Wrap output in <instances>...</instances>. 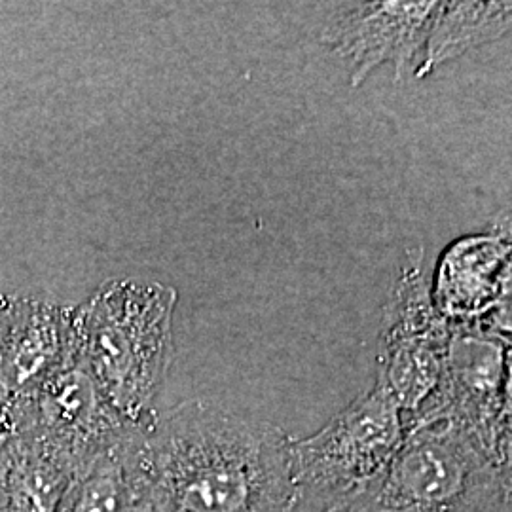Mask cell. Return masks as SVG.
<instances>
[{
    "instance_id": "7a4b0ae2",
    "label": "cell",
    "mask_w": 512,
    "mask_h": 512,
    "mask_svg": "<svg viewBox=\"0 0 512 512\" xmlns=\"http://www.w3.org/2000/svg\"><path fill=\"white\" fill-rule=\"evenodd\" d=\"M511 459L446 414L404 423L395 456L359 492L327 512H512Z\"/></svg>"
},
{
    "instance_id": "277c9868",
    "label": "cell",
    "mask_w": 512,
    "mask_h": 512,
    "mask_svg": "<svg viewBox=\"0 0 512 512\" xmlns=\"http://www.w3.org/2000/svg\"><path fill=\"white\" fill-rule=\"evenodd\" d=\"M403 437V412L376 380L317 433L291 440L294 512H327L344 503L380 475Z\"/></svg>"
},
{
    "instance_id": "30bf717a",
    "label": "cell",
    "mask_w": 512,
    "mask_h": 512,
    "mask_svg": "<svg viewBox=\"0 0 512 512\" xmlns=\"http://www.w3.org/2000/svg\"><path fill=\"white\" fill-rule=\"evenodd\" d=\"M511 23V2H439L416 76L507 35Z\"/></svg>"
},
{
    "instance_id": "5bb4252c",
    "label": "cell",
    "mask_w": 512,
    "mask_h": 512,
    "mask_svg": "<svg viewBox=\"0 0 512 512\" xmlns=\"http://www.w3.org/2000/svg\"><path fill=\"white\" fill-rule=\"evenodd\" d=\"M0 440H2V439H0Z\"/></svg>"
},
{
    "instance_id": "52a82bcc",
    "label": "cell",
    "mask_w": 512,
    "mask_h": 512,
    "mask_svg": "<svg viewBox=\"0 0 512 512\" xmlns=\"http://www.w3.org/2000/svg\"><path fill=\"white\" fill-rule=\"evenodd\" d=\"M439 2H348L338 4L321 42L344 59L349 82L359 88L374 69L393 65L395 78L418 71Z\"/></svg>"
},
{
    "instance_id": "3957f363",
    "label": "cell",
    "mask_w": 512,
    "mask_h": 512,
    "mask_svg": "<svg viewBox=\"0 0 512 512\" xmlns=\"http://www.w3.org/2000/svg\"><path fill=\"white\" fill-rule=\"evenodd\" d=\"M177 291L158 281L110 279L76 306L82 359L129 429L147 427L173 363Z\"/></svg>"
},
{
    "instance_id": "ba28073f",
    "label": "cell",
    "mask_w": 512,
    "mask_h": 512,
    "mask_svg": "<svg viewBox=\"0 0 512 512\" xmlns=\"http://www.w3.org/2000/svg\"><path fill=\"white\" fill-rule=\"evenodd\" d=\"M450 338V329L429 302L408 298L387 304L378 382L395 397L404 421L437 391Z\"/></svg>"
},
{
    "instance_id": "7c38bea8",
    "label": "cell",
    "mask_w": 512,
    "mask_h": 512,
    "mask_svg": "<svg viewBox=\"0 0 512 512\" xmlns=\"http://www.w3.org/2000/svg\"><path fill=\"white\" fill-rule=\"evenodd\" d=\"M6 300H8V294L0 293V321H2V311H4V306H6Z\"/></svg>"
},
{
    "instance_id": "9c48e42d",
    "label": "cell",
    "mask_w": 512,
    "mask_h": 512,
    "mask_svg": "<svg viewBox=\"0 0 512 512\" xmlns=\"http://www.w3.org/2000/svg\"><path fill=\"white\" fill-rule=\"evenodd\" d=\"M76 463L46 440L14 433L0 440L2 512H57Z\"/></svg>"
},
{
    "instance_id": "5b68a950",
    "label": "cell",
    "mask_w": 512,
    "mask_h": 512,
    "mask_svg": "<svg viewBox=\"0 0 512 512\" xmlns=\"http://www.w3.org/2000/svg\"><path fill=\"white\" fill-rule=\"evenodd\" d=\"M133 431L137 429H129L110 408L78 348L14 414L6 437L14 433L35 435L80 467Z\"/></svg>"
},
{
    "instance_id": "6da1fadb",
    "label": "cell",
    "mask_w": 512,
    "mask_h": 512,
    "mask_svg": "<svg viewBox=\"0 0 512 512\" xmlns=\"http://www.w3.org/2000/svg\"><path fill=\"white\" fill-rule=\"evenodd\" d=\"M291 437L209 401L158 412L124 442L137 512H294Z\"/></svg>"
},
{
    "instance_id": "8992f818",
    "label": "cell",
    "mask_w": 512,
    "mask_h": 512,
    "mask_svg": "<svg viewBox=\"0 0 512 512\" xmlns=\"http://www.w3.org/2000/svg\"><path fill=\"white\" fill-rule=\"evenodd\" d=\"M78 348L76 306L8 294L0 321V439L38 385Z\"/></svg>"
},
{
    "instance_id": "8fae6325",
    "label": "cell",
    "mask_w": 512,
    "mask_h": 512,
    "mask_svg": "<svg viewBox=\"0 0 512 512\" xmlns=\"http://www.w3.org/2000/svg\"><path fill=\"white\" fill-rule=\"evenodd\" d=\"M126 439L76 469L57 512H137L124 456Z\"/></svg>"
},
{
    "instance_id": "4fadbf2b",
    "label": "cell",
    "mask_w": 512,
    "mask_h": 512,
    "mask_svg": "<svg viewBox=\"0 0 512 512\" xmlns=\"http://www.w3.org/2000/svg\"><path fill=\"white\" fill-rule=\"evenodd\" d=\"M0 512H2V509H0Z\"/></svg>"
}]
</instances>
